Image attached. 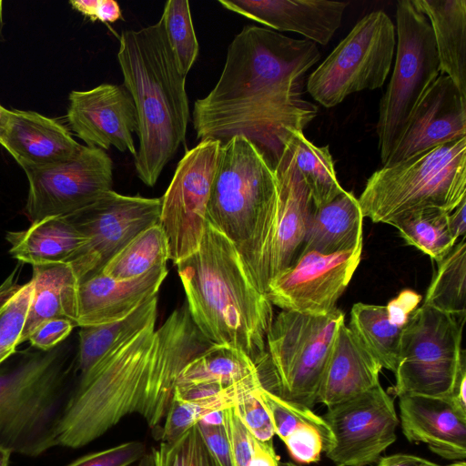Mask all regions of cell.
Listing matches in <instances>:
<instances>
[{
  "label": "cell",
  "instance_id": "680465c9",
  "mask_svg": "<svg viewBox=\"0 0 466 466\" xmlns=\"http://www.w3.org/2000/svg\"><path fill=\"white\" fill-rule=\"evenodd\" d=\"M3 1L0 0V42L4 40L3 37Z\"/></svg>",
  "mask_w": 466,
  "mask_h": 466
},
{
  "label": "cell",
  "instance_id": "60d3db41",
  "mask_svg": "<svg viewBox=\"0 0 466 466\" xmlns=\"http://www.w3.org/2000/svg\"><path fill=\"white\" fill-rule=\"evenodd\" d=\"M259 387L240 393L233 409L254 438L260 441H271L275 431L269 414L258 395Z\"/></svg>",
  "mask_w": 466,
  "mask_h": 466
},
{
  "label": "cell",
  "instance_id": "e0dca14e",
  "mask_svg": "<svg viewBox=\"0 0 466 466\" xmlns=\"http://www.w3.org/2000/svg\"><path fill=\"white\" fill-rule=\"evenodd\" d=\"M68 101V125L87 147L103 150L114 147L136 157L137 114L124 85L102 84L89 90H75L69 94Z\"/></svg>",
  "mask_w": 466,
  "mask_h": 466
},
{
  "label": "cell",
  "instance_id": "816d5d0a",
  "mask_svg": "<svg viewBox=\"0 0 466 466\" xmlns=\"http://www.w3.org/2000/svg\"><path fill=\"white\" fill-rule=\"evenodd\" d=\"M466 198L462 199L458 207L449 213V226L451 234L458 240L465 237L466 232Z\"/></svg>",
  "mask_w": 466,
  "mask_h": 466
},
{
  "label": "cell",
  "instance_id": "1f68e13d",
  "mask_svg": "<svg viewBox=\"0 0 466 466\" xmlns=\"http://www.w3.org/2000/svg\"><path fill=\"white\" fill-rule=\"evenodd\" d=\"M288 146L315 208L332 201L345 191L337 178L329 146L314 145L303 131H295Z\"/></svg>",
  "mask_w": 466,
  "mask_h": 466
},
{
  "label": "cell",
  "instance_id": "603a6c76",
  "mask_svg": "<svg viewBox=\"0 0 466 466\" xmlns=\"http://www.w3.org/2000/svg\"><path fill=\"white\" fill-rule=\"evenodd\" d=\"M0 145L24 170L65 161L83 147L56 120L34 111L18 109L11 110Z\"/></svg>",
  "mask_w": 466,
  "mask_h": 466
},
{
  "label": "cell",
  "instance_id": "7dc6e473",
  "mask_svg": "<svg viewBox=\"0 0 466 466\" xmlns=\"http://www.w3.org/2000/svg\"><path fill=\"white\" fill-rule=\"evenodd\" d=\"M69 3L91 21L115 23L122 17L120 6L114 0H75Z\"/></svg>",
  "mask_w": 466,
  "mask_h": 466
},
{
  "label": "cell",
  "instance_id": "6da1fadb",
  "mask_svg": "<svg viewBox=\"0 0 466 466\" xmlns=\"http://www.w3.org/2000/svg\"><path fill=\"white\" fill-rule=\"evenodd\" d=\"M319 59L310 40L244 26L228 46L217 84L194 104L197 137L224 143L244 137L274 167L292 134L303 131L318 114V106L302 98V86Z\"/></svg>",
  "mask_w": 466,
  "mask_h": 466
},
{
  "label": "cell",
  "instance_id": "9c48e42d",
  "mask_svg": "<svg viewBox=\"0 0 466 466\" xmlns=\"http://www.w3.org/2000/svg\"><path fill=\"white\" fill-rule=\"evenodd\" d=\"M395 29V63L380 101L376 127L383 166L402 137L417 105L441 74L431 26L413 0L397 2Z\"/></svg>",
  "mask_w": 466,
  "mask_h": 466
},
{
  "label": "cell",
  "instance_id": "30bf717a",
  "mask_svg": "<svg viewBox=\"0 0 466 466\" xmlns=\"http://www.w3.org/2000/svg\"><path fill=\"white\" fill-rule=\"evenodd\" d=\"M464 323L465 319L428 305L416 309L402 329L391 392L397 397H451L466 372Z\"/></svg>",
  "mask_w": 466,
  "mask_h": 466
},
{
  "label": "cell",
  "instance_id": "836d02e7",
  "mask_svg": "<svg viewBox=\"0 0 466 466\" xmlns=\"http://www.w3.org/2000/svg\"><path fill=\"white\" fill-rule=\"evenodd\" d=\"M167 259V241L157 223L136 236L101 272L118 280L131 279L157 267L166 266Z\"/></svg>",
  "mask_w": 466,
  "mask_h": 466
},
{
  "label": "cell",
  "instance_id": "f35d334b",
  "mask_svg": "<svg viewBox=\"0 0 466 466\" xmlns=\"http://www.w3.org/2000/svg\"><path fill=\"white\" fill-rule=\"evenodd\" d=\"M240 393L198 401H181L173 398L158 439L160 441L176 440L207 414L233 407Z\"/></svg>",
  "mask_w": 466,
  "mask_h": 466
},
{
  "label": "cell",
  "instance_id": "f6af8a7d",
  "mask_svg": "<svg viewBox=\"0 0 466 466\" xmlns=\"http://www.w3.org/2000/svg\"><path fill=\"white\" fill-rule=\"evenodd\" d=\"M75 325L66 319H51L42 322L29 335L30 343L43 351H49L64 340Z\"/></svg>",
  "mask_w": 466,
  "mask_h": 466
},
{
  "label": "cell",
  "instance_id": "3957f363",
  "mask_svg": "<svg viewBox=\"0 0 466 466\" xmlns=\"http://www.w3.org/2000/svg\"><path fill=\"white\" fill-rule=\"evenodd\" d=\"M176 265L190 318L203 337L242 350L258 369L272 304L252 282L233 243L206 222L198 249Z\"/></svg>",
  "mask_w": 466,
  "mask_h": 466
},
{
  "label": "cell",
  "instance_id": "ac0fdd59",
  "mask_svg": "<svg viewBox=\"0 0 466 466\" xmlns=\"http://www.w3.org/2000/svg\"><path fill=\"white\" fill-rule=\"evenodd\" d=\"M466 137V96L440 74L409 119L386 165Z\"/></svg>",
  "mask_w": 466,
  "mask_h": 466
},
{
  "label": "cell",
  "instance_id": "7bdbcfd3",
  "mask_svg": "<svg viewBox=\"0 0 466 466\" xmlns=\"http://www.w3.org/2000/svg\"><path fill=\"white\" fill-rule=\"evenodd\" d=\"M283 442L289 455L298 462L312 463L320 460L324 444L320 432L313 426H301Z\"/></svg>",
  "mask_w": 466,
  "mask_h": 466
},
{
  "label": "cell",
  "instance_id": "f5cc1de1",
  "mask_svg": "<svg viewBox=\"0 0 466 466\" xmlns=\"http://www.w3.org/2000/svg\"><path fill=\"white\" fill-rule=\"evenodd\" d=\"M226 410H214L204 416L199 421L210 425H223L226 423Z\"/></svg>",
  "mask_w": 466,
  "mask_h": 466
},
{
  "label": "cell",
  "instance_id": "6f0895ef",
  "mask_svg": "<svg viewBox=\"0 0 466 466\" xmlns=\"http://www.w3.org/2000/svg\"><path fill=\"white\" fill-rule=\"evenodd\" d=\"M139 466H155L152 454H149V455L148 454H145L141 458V461H140Z\"/></svg>",
  "mask_w": 466,
  "mask_h": 466
},
{
  "label": "cell",
  "instance_id": "9a60e30c",
  "mask_svg": "<svg viewBox=\"0 0 466 466\" xmlns=\"http://www.w3.org/2000/svg\"><path fill=\"white\" fill-rule=\"evenodd\" d=\"M333 444L325 453L336 466H368L395 442L400 423L394 402L380 384L328 407L323 417Z\"/></svg>",
  "mask_w": 466,
  "mask_h": 466
},
{
  "label": "cell",
  "instance_id": "91938a15",
  "mask_svg": "<svg viewBox=\"0 0 466 466\" xmlns=\"http://www.w3.org/2000/svg\"><path fill=\"white\" fill-rule=\"evenodd\" d=\"M448 466H466V463L464 461H458L451 464H448Z\"/></svg>",
  "mask_w": 466,
  "mask_h": 466
},
{
  "label": "cell",
  "instance_id": "ba28073f",
  "mask_svg": "<svg viewBox=\"0 0 466 466\" xmlns=\"http://www.w3.org/2000/svg\"><path fill=\"white\" fill-rule=\"evenodd\" d=\"M345 315L281 310L266 338V358L258 369L262 386L296 404L312 409L333 343Z\"/></svg>",
  "mask_w": 466,
  "mask_h": 466
},
{
  "label": "cell",
  "instance_id": "d4e9b609",
  "mask_svg": "<svg viewBox=\"0 0 466 466\" xmlns=\"http://www.w3.org/2000/svg\"><path fill=\"white\" fill-rule=\"evenodd\" d=\"M34 289L19 344L42 322L66 319L76 326L79 281L65 262L33 266Z\"/></svg>",
  "mask_w": 466,
  "mask_h": 466
},
{
  "label": "cell",
  "instance_id": "8d00e7d4",
  "mask_svg": "<svg viewBox=\"0 0 466 466\" xmlns=\"http://www.w3.org/2000/svg\"><path fill=\"white\" fill-rule=\"evenodd\" d=\"M258 391L269 414L275 434L282 441L299 427L309 425L320 432L324 451L330 449L333 436L323 417L315 414L311 409L282 399L263 386H260Z\"/></svg>",
  "mask_w": 466,
  "mask_h": 466
},
{
  "label": "cell",
  "instance_id": "ab89813d",
  "mask_svg": "<svg viewBox=\"0 0 466 466\" xmlns=\"http://www.w3.org/2000/svg\"><path fill=\"white\" fill-rule=\"evenodd\" d=\"M34 282L19 288L5 301L0 309V365L6 360L19 345L29 306Z\"/></svg>",
  "mask_w": 466,
  "mask_h": 466
},
{
  "label": "cell",
  "instance_id": "d6986e66",
  "mask_svg": "<svg viewBox=\"0 0 466 466\" xmlns=\"http://www.w3.org/2000/svg\"><path fill=\"white\" fill-rule=\"evenodd\" d=\"M226 9L274 31L294 32L326 46L342 23L349 2L329 0H219Z\"/></svg>",
  "mask_w": 466,
  "mask_h": 466
},
{
  "label": "cell",
  "instance_id": "74e56055",
  "mask_svg": "<svg viewBox=\"0 0 466 466\" xmlns=\"http://www.w3.org/2000/svg\"><path fill=\"white\" fill-rule=\"evenodd\" d=\"M155 466H219L208 451L198 424L171 441H160L151 452Z\"/></svg>",
  "mask_w": 466,
  "mask_h": 466
},
{
  "label": "cell",
  "instance_id": "94428289",
  "mask_svg": "<svg viewBox=\"0 0 466 466\" xmlns=\"http://www.w3.org/2000/svg\"><path fill=\"white\" fill-rule=\"evenodd\" d=\"M279 466H298L291 462H279Z\"/></svg>",
  "mask_w": 466,
  "mask_h": 466
},
{
  "label": "cell",
  "instance_id": "7a4b0ae2",
  "mask_svg": "<svg viewBox=\"0 0 466 466\" xmlns=\"http://www.w3.org/2000/svg\"><path fill=\"white\" fill-rule=\"evenodd\" d=\"M150 322L79 378L59 429V445L83 447L137 413L159 435L184 366L209 343L187 305Z\"/></svg>",
  "mask_w": 466,
  "mask_h": 466
},
{
  "label": "cell",
  "instance_id": "f546056e",
  "mask_svg": "<svg viewBox=\"0 0 466 466\" xmlns=\"http://www.w3.org/2000/svg\"><path fill=\"white\" fill-rule=\"evenodd\" d=\"M260 380L256 364L242 350L210 344L181 370L176 386L217 384L225 388Z\"/></svg>",
  "mask_w": 466,
  "mask_h": 466
},
{
  "label": "cell",
  "instance_id": "11a10c76",
  "mask_svg": "<svg viewBox=\"0 0 466 466\" xmlns=\"http://www.w3.org/2000/svg\"><path fill=\"white\" fill-rule=\"evenodd\" d=\"M11 116V110L6 109L2 105H0V142L3 138V136L7 128L9 120Z\"/></svg>",
  "mask_w": 466,
  "mask_h": 466
},
{
  "label": "cell",
  "instance_id": "9f6ffc18",
  "mask_svg": "<svg viewBox=\"0 0 466 466\" xmlns=\"http://www.w3.org/2000/svg\"><path fill=\"white\" fill-rule=\"evenodd\" d=\"M11 453L0 447V466H8Z\"/></svg>",
  "mask_w": 466,
  "mask_h": 466
},
{
  "label": "cell",
  "instance_id": "7402d4cb",
  "mask_svg": "<svg viewBox=\"0 0 466 466\" xmlns=\"http://www.w3.org/2000/svg\"><path fill=\"white\" fill-rule=\"evenodd\" d=\"M167 272L166 265L126 280L100 272L79 283L76 326L104 324L127 317L157 296Z\"/></svg>",
  "mask_w": 466,
  "mask_h": 466
},
{
  "label": "cell",
  "instance_id": "8fae6325",
  "mask_svg": "<svg viewBox=\"0 0 466 466\" xmlns=\"http://www.w3.org/2000/svg\"><path fill=\"white\" fill-rule=\"evenodd\" d=\"M395 33L383 11L366 15L309 76L308 93L330 108L353 93L381 87L391 67Z\"/></svg>",
  "mask_w": 466,
  "mask_h": 466
},
{
  "label": "cell",
  "instance_id": "4fadbf2b",
  "mask_svg": "<svg viewBox=\"0 0 466 466\" xmlns=\"http://www.w3.org/2000/svg\"><path fill=\"white\" fill-rule=\"evenodd\" d=\"M221 145L219 140L203 139L187 151L161 198L158 224L167 241L169 259L175 264L199 246Z\"/></svg>",
  "mask_w": 466,
  "mask_h": 466
},
{
  "label": "cell",
  "instance_id": "b9f144b4",
  "mask_svg": "<svg viewBox=\"0 0 466 466\" xmlns=\"http://www.w3.org/2000/svg\"><path fill=\"white\" fill-rule=\"evenodd\" d=\"M141 441H128L85 455L67 466H128L145 455Z\"/></svg>",
  "mask_w": 466,
  "mask_h": 466
},
{
  "label": "cell",
  "instance_id": "484cf974",
  "mask_svg": "<svg viewBox=\"0 0 466 466\" xmlns=\"http://www.w3.org/2000/svg\"><path fill=\"white\" fill-rule=\"evenodd\" d=\"M363 218L358 198L346 190L332 201L314 207L300 254H333L361 245Z\"/></svg>",
  "mask_w": 466,
  "mask_h": 466
},
{
  "label": "cell",
  "instance_id": "277c9868",
  "mask_svg": "<svg viewBox=\"0 0 466 466\" xmlns=\"http://www.w3.org/2000/svg\"><path fill=\"white\" fill-rule=\"evenodd\" d=\"M117 60L137 114L136 172L153 187L186 139L190 115L186 76L177 68L160 19L123 31Z\"/></svg>",
  "mask_w": 466,
  "mask_h": 466
},
{
  "label": "cell",
  "instance_id": "e575fe53",
  "mask_svg": "<svg viewBox=\"0 0 466 466\" xmlns=\"http://www.w3.org/2000/svg\"><path fill=\"white\" fill-rule=\"evenodd\" d=\"M391 226L400 232L408 245L413 246L441 261L458 241L451 232L449 212L441 209H424L407 214Z\"/></svg>",
  "mask_w": 466,
  "mask_h": 466
},
{
  "label": "cell",
  "instance_id": "5b68a950",
  "mask_svg": "<svg viewBox=\"0 0 466 466\" xmlns=\"http://www.w3.org/2000/svg\"><path fill=\"white\" fill-rule=\"evenodd\" d=\"M278 204V181L267 156L241 136L222 143L207 222L233 243L252 282L265 295Z\"/></svg>",
  "mask_w": 466,
  "mask_h": 466
},
{
  "label": "cell",
  "instance_id": "db71d44e",
  "mask_svg": "<svg viewBox=\"0 0 466 466\" xmlns=\"http://www.w3.org/2000/svg\"><path fill=\"white\" fill-rule=\"evenodd\" d=\"M15 270L13 271L8 278L0 285V299L11 295L18 289V285L15 281Z\"/></svg>",
  "mask_w": 466,
  "mask_h": 466
},
{
  "label": "cell",
  "instance_id": "681fc988",
  "mask_svg": "<svg viewBox=\"0 0 466 466\" xmlns=\"http://www.w3.org/2000/svg\"><path fill=\"white\" fill-rule=\"evenodd\" d=\"M249 466H279L272 441H260L253 437L252 454Z\"/></svg>",
  "mask_w": 466,
  "mask_h": 466
},
{
  "label": "cell",
  "instance_id": "d6a6232c",
  "mask_svg": "<svg viewBox=\"0 0 466 466\" xmlns=\"http://www.w3.org/2000/svg\"><path fill=\"white\" fill-rule=\"evenodd\" d=\"M438 263L427 289L424 305L460 319L466 317V241L465 237L453 246Z\"/></svg>",
  "mask_w": 466,
  "mask_h": 466
},
{
  "label": "cell",
  "instance_id": "d590c367",
  "mask_svg": "<svg viewBox=\"0 0 466 466\" xmlns=\"http://www.w3.org/2000/svg\"><path fill=\"white\" fill-rule=\"evenodd\" d=\"M160 20L177 68L184 76H187L199 51L189 2L167 1Z\"/></svg>",
  "mask_w": 466,
  "mask_h": 466
},
{
  "label": "cell",
  "instance_id": "7c38bea8",
  "mask_svg": "<svg viewBox=\"0 0 466 466\" xmlns=\"http://www.w3.org/2000/svg\"><path fill=\"white\" fill-rule=\"evenodd\" d=\"M161 198L125 196L113 189L64 216L86 242L66 262L79 283L100 273L136 236L158 223Z\"/></svg>",
  "mask_w": 466,
  "mask_h": 466
},
{
  "label": "cell",
  "instance_id": "ee69618b",
  "mask_svg": "<svg viewBox=\"0 0 466 466\" xmlns=\"http://www.w3.org/2000/svg\"><path fill=\"white\" fill-rule=\"evenodd\" d=\"M226 426L231 449L232 466H249L253 436L241 423L233 407L226 410Z\"/></svg>",
  "mask_w": 466,
  "mask_h": 466
},
{
  "label": "cell",
  "instance_id": "4dcf8cb0",
  "mask_svg": "<svg viewBox=\"0 0 466 466\" xmlns=\"http://www.w3.org/2000/svg\"><path fill=\"white\" fill-rule=\"evenodd\" d=\"M349 329L382 368L395 372L403 327L391 321L386 306L354 304Z\"/></svg>",
  "mask_w": 466,
  "mask_h": 466
},
{
  "label": "cell",
  "instance_id": "cb8c5ba5",
  "mask_svg": "<svg viewBox=\"0 0 466 466\" xmlns=\"http://www.w3.org/2000/svg\"><path fill=\"white\" fill-rule=\"evenodd\" d=\"M381 369V364L344 323L333 343L317 403L330 407L373 389L380 384Z\"/></svg>",
  "mask_w": 466,
  "mask_h": 466
},
{
  "label": "cell",
  "instance_id": "f907efd6",
  "mask_svg": "<svg viewBox=\"0 0 466 466\" xmlns=\"http://www.w3.org/2000/svg\"><path fill=\"white\" fill-rule=\"evenodd\" d=\"M377 466H442L427 459L404 453L381 458ZM448 466V465H445Z\"/></svg>",
  "mask_w": 466,
  "mask_h": 466
},
{
  "label": "cell",
  "instance_id": "83f0119b",
  "mask_svg": "<svg viewBox=\"0 0 466 466\" xmlns=\"http://www.w3.org/2000/svg\"><path fill=\"white\" fill-rule=\"evenodd\" d=\"M10 254L32 266L66 262L86 242L64 216L45 218L21 231H10Z\"/></svg>",
  "mask_w": 466,
  "mask_h": 466
},
{
  "label": "cell",
  "instance_id": "2e32d148",
  "mask_svg": "<svg viewBox=\"0 0 466 466\" xmlns=\"http://www.w3.org/2000/svg\"><path fill=\"white\" fill-rule=\"evenodd\" d=\"M362 245L333 254H300L269 281L266 296L282 310L312 315L331 312L360 264Z\"/></svg>",
  "mask_w": 466,
  "mask_h": 466
},
{
  "label": "cell",
  "instance_id": "5bb4252c",
  "mask_svg": "<svg viewBox=\"0 0 466 466\" xmlns=\"http://www.w3.org/2000/svg\"><path fill=\"white\" fill-rule=\"evenodd\" d=\"M24 171L29 186L25 210L32 223L71 214L113 187L112 159L98 147L83 146L69 159Z\"/></svg>",
  "mask_w": 466,
  "mask_h": 466
},
{
  "label": "cell",
  "instance_id": "ffe728a7",
  "mask_svg": "<svg viewBox=\"0 0 466 466\" xmlns=\"http://www.w3.org/2000/svg\"><path fill=\"white\" fill-rule=\"evenodd\" d=\"M399 399V421L408 441L425 443L445 460L464 461L466 409L451 397L402 395Z\"/></svg>",
  "mask_w": 466,
  "mask_h": 466
},
{
  "label": "cell",
  "instance_id": "44dd1931",
  "mask_svg": "<svg viewBox=\"0 0 466 466\" xmlns=\"http://www.w3.org/2000/svg\"><path fill=\"white\" fill-rule=\"evenodd\" d=\"M273 167L279 204L269 258V281L299 256L314 209L310 193L296 168L289 146Z\"/></svg>",
  "mask_w": 466,
  "mask_h": 466
},
{
  "label": "cell",
  "instance_id": "6125c7cd",
  "mask_svg": "<svg viewBox=\"0 0 466 466\" xmlns=\"http://www.w3.org/2000/svg\"><path fill=\"white\" fill-rule=\"evenodd\" d=\"M18 288H19V287H18ZM15 291H14V292H15ZM14 292H13V293H14ZM13 293H12V294H13ZM12 294H11V295H12ZM11 295H9V296H7V297H5V298H4V299H0V309L2 308L3 304L5 303V300H6V299L11 296Z\"/></svg>",
  "mask_w": 466,
  "mask_h": 466
},
{
  "label": "cell",
  "instance_id": "c3c4849f",
  "mask_svg": "<svg viewBox=\"0 0 466 466\" xmlns=\"http://www.w3.org/2000/svg\"><path fill=\"white\" fill-rule=\"evenodd\" d=\"M420 300L421 296L412 290L405 289L400 292L386 306L391 321L404 327Z\"/></svg>",
  "mask_w": 466,
  "mask_h": 466
},
{
  "label": "cell",
  "instance_id": "8992f818",
  "mask_svg": "<svg viewBox=\"0 0 466 466\" xmlns=\"http://www.w3.org/2000/svg\"><path fill=\"white\" fill-rule=\"evenodd\" d=\"M76 383L55 350L0 369V447L35 457L59 445Z\"/></svg>",
  "mask_w": 466,
  "mask_h": 466
},
{
  "label": "cell",
  "instance_id": "4316f807",
  "mask_svg": "<svg viewBox=\"0 0 466 466\" xmlns=\"http://www.w3.org/2000/svg\"><path fill=\"white\" fill-rule=\"evenodd\" d=\"M428 18L441 74L466 96V0H413Z\"/></svg>",
  "mask_w": 466,
  "mask_h": 466
},
{
  "label": "cell",
  "instance_id": "bcb514c9",
  "mask_svg": "<svg viewBox=\"0 0 466 466\" xmlns=\"http://www.w3.org/2000/svg\"><path fill=\"white\" fill-rule=\"evenodd\" d=\"M203 440L219 466H232L231 449L226 423L210 425L198 421Z\"/></svg>",
  "mask_w": 466,
  "mask_h": 466
},
{
  "label": "cell",
  "instance_id": "f1b7e54d",
  "mask_svg": "<svg viewBox=\"0 0 466 466\" xmlns=\"http://www.w3.org/2000/svg\"><path fill=\"white\" fill-rule=\"evenodd\" d=\"M157 296L127 317L108 323L80 327L76 371L79 378L122 344L132 339L150 322L157 320Z\"/></svg>",
  "mask_w": 466,
  "mask_h": 466
},
{
  "label": "cell",
  "instance_id": "52a82bcc",
  "mask_svg": "<svg viewBox=\"0 0 466 466\" xmlns=\"http://www.w3.org/2000/svg\"><path fill=\"white\" fill-rule=\"evenodd\" d=\"M466 198V137L383 166L358 198L362 215L391 225L420 210L451 212Z\"/></svg>",
  "mask_w": 466,
  "mask_h": 466
}]
</instances>
